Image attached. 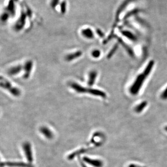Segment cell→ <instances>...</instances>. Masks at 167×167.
Instances as JSON below:
<instances>
[{
    "mask_svg": "<svg viewBox=\"0 0 167 167\" xmlns=\"http://www.w3.org/2000/svg\"><path fill=\"white\" fill-rule=\"evenodd\" d=\"M33 63L32 60H28L25 64L23 67V69L24 71V73L23 75V78L25 79H28L30 77L32 70Z\"/></svg>",
    "mask_w": 167,
    "mask_h": 167,
    "instance_id": "277c9868",
    "label": "cell"
},
{
    "mask_svg": "<svg viewBox=\"0 0 167 167\" xmlns=\"http://www.w3.org/2000/svg\"><path fill=\"white\" fill-rule=\"evenodd\" d=\"M98 75V73L96 71H90L88 75V79L87 84L88 85L91 87L94 84L96 78Z\"/></svg>",
    "mask_w": 167,
    "mask_h": 167,
    "instance_id": "8992f818",
    "label": "cell"
},
{
    "mask_svg": "<svg viewBox=\"0 0 167 167\" xmlns=\"http://www.w3.org/2000/svg\"><path fill=\"white\" fill-rule=\"evenodd\" d=\"M24 149L25 150L26 153L27 152V156L28 157V160L31 161L32 159V158L31 152V150H30L29 144H25Z\"/></svg>",
    "mask_w": 167,
    "mask_h": 167,
    "instance_id": "4fadbf2b",
    "label": "cell"
},
{
    "mask_svg": "<svg viewBox=\"0 0 167 167\" xmlns=\"http://www.w3.org/2000/svg\"><path fill=\"white\" fill-rule=\"evenodd\" d=\"M118 40L119 42H120V43L124 46L125 49L127 50L128 53H129L130 55L133 56L134 53L133 52L132 50L130 49L129 46H128L126 44H125V43L123 42L122 40H121L120 39H119Z\"/></svg>",
    "mask_w": 167,
    "mask_h": 167,
    "instance_id": "5bb4252c",
    "label": "cell"
},
{
    "mask_svg": "<svg viewBox=\"0 0 167 167\" xmlns=\"http://www.w3.org/2000/svg\"><path fill=\"white\" fill-rule=\"evenodd\" d=\"M146 77L147 76L143 73L137 76L136 80L130 88V92L132 94L136 95L138 94Z\"/></svg>",
    "mask_w": 167,
    "mask_h": 167,
    "instance_id": "7a4b0ae2",
    "label": "cell"
},
{
    "mask_svg": "<svg viewBox=\"0 0 167 167\" xmlns=\"http://www.w3.org/2000/svg\"><path fill=\"white\" fill-rule=\"evenodd\" d=\"M118 44H116V45H115L114 47H113V48H112V50L109 52V53L108 54V55H107V58H111V57L113 55V54L115 53V52L116 51V50H117V49H118Z\"/></svg>",
    "mask_w": 167,
    "mask_h": 167,
    "instance_id": "9a60e30c",
    "label": "cell"
},
{
    "mask_svg": "<svg viewBox=\"0 0 167 167\" xmlns=\"http://www.w3.org/2000/svg\"><path fill=\"white\" fill-rule=\"evenodd\" d=\"M23 69V67L21 65H16L12 67L8 70V73L11 76H15L20 73Z\"/></svg>",
    "mask_w": 167,
    "mask_h": 167,
    "instance_id": "52a82bcc",
    "label": "cell"
},
{
    "mask_svg": "<svg viewBox=\"0 0 167 167\" xmlns=\"http://www.w3.org/2000/svg\"><path fill=\"white\" fill-rule=\"evenodd\" d=\"M101 52L98 50H94L91 52V55L95 58H98L100 57Z\"/></svg>",
    "mask_w": 167,
    "mask_h": 167,
    "instance_id": "2e32d148",
    "label": "cell"
},
{
    "mask_svg": "<svg viewBox=\"0 0 167 167\" xmlns=\"http://www.w3.org/2000/svg\"><path fill=\"white\" fill-rule=\"evenodd\" d=\"M0 85L1 87L8 91L13 96L19 97L21 94V91L20 89L16 87H13V85L8 80H7L2 76L1 77Z\"/></svg>",
    "mask_w": 167,
    "mask_h": 167,
    "instance_id": "6da1fadb",
    "label": "cell"
},
{
    "mask_svg": "<svg viewBox=\"0 0 167 167\" xmlns=\"http://www.w3.org/2000/svg\"><path fill=\"white\" fill-rule=\"evenodd\" d=\"M85 161L89 163L90 164L93 165L96 167H101L103 165V163L100 161L98 160H92L90 159L85 158Z\"/></svg>",
    "mask_w": 167,
    "mask_h": 167,
    "instance_id": "30bf717a",
    "label": "cell"
},
{
    "mask_svg": "<svg viewBox=\"0 0 167 167\" xmlns=\"http://www.w3.org/2000/svg\"><path fill=\"white\" fill-rule=\"evenodd\" d=\"M122 34L130 40H132V41H135L137 40V38L135 37V36L129 32L123 31L122 32Z\"/></svg>",
    "mask_w": 167,
    "mask_h": 167,
    "instance_id": "7c38bea8",
    "label": "cell"
},
{
    "mask_svg": "<svg viewBox=\"0 0 167 167\" xmlns=\"http://www.w3.org/2000/svg\"><path fill=\"white\" fill-rule=\"evenodd\" d=\"M154 65V62L153 60L150 61L148 65L145 68V70L143 71V73L147 77L149 75V74L151 72V70L153 68Z\"/></svg>",
    "mask_w": 167,
    "mask_h": 167,
    "instance_id": "9c48e42d",
    "label": "cell"
},
{
    "mask_svg": "<svg viewBox=\"0 0 167 167\" xmlns=\"http://www.w3.org/2000/svg\"><path fill=\"white\" fill-rule=\"evenodd\" d=\"M161 97V98L164 100H166L167 99V87L164 91V92L162 93Z\"/></svg>",
    "mask_w": 167,
    "mask_h": 167,
    "instance_id": "e0dca14e",
    "label": "cell"
},
{
    "mask_svg": "<svg viewBox=\"0 0 167 167\" xmlns=\"http://www.w3.org/2000/svg\"><path fill=\"white\" fill-rule=\"evenodd\" d=\"M97 32H98V35L100 36V37H103L104 36L103 33H101V32L100 31V30H97Z\"/></svg>",
    "mask_w": 167,
    "mask_h": 167,
    "instance_id": "ac0fdd59",
    "label": "cell"
},
{
    "mask_svg": "<svg viewBox=\"0 0 167 167\" xmlns=\"http://www.w3.org/2000/svg\"><path fill=\"white\" fill-rule=\"evenodd\" d=\"M147 102L146 101L143 102L135 107V112L137 113H140L141 112H142L143 109H144L145 107L147 106Z\"/></svg>",
    "mask_w": 167,
    "mask_h": 167,
    "instance_id": "8fae6325",
    "label": "cell"
},
{
    "mask_svg": "<svg viewBox=\"0 0 167 167\" xmlns=\"http://www.w3.org/2000/svg\"><path fill=\"white\" fill-rule=\"evenodd\" d=\"M82 54H83V53L82 51H76L73 53H69V54H67V55L65 56V60L68 62L73 61V60H75V59L80 57L82 55Z\"/></svg>",
    "mask_w": 167,
    "mask_h": 167,
    "instance_id": "5b68a950",
    "label": "cell"
},
{
    "mask_svg": "<svg viewBox=\"0 0 167 167\" xmlns=\"http://www.w3.org/2000/svg\"><path fill=\"white\" fill-rule=\"evenodd\" d=\"M81 34L85 38L88 39H92L94 38V33L90 28L83 29L81 32Z\"/></svg>",
    "mask_w": 167,
    "mask_h": 167,
    "instance_id": "ba28073f",
    "label": "cell"
},
{
    "mask_svg": "<svg viewBox=\"0 0 167 167\" xmlns=\"http://www.w3.org/2000/svg\"><path fill=\"white\" fill-rule=\"evenodd\" d=\"M69 86L78 94H88L91 95L92 88L85 87L76 82H70Z\"/></svg>",
    "mask_w": 167,
    "mask_h": 167,
    "instance_id": "3957f363",
    "label": "cell"
},
{
    "mask_svg": "<svg viewBox=\"0 0 167 167\" xmlns=\"http://www.w3.org/2000/svg\"><path fill=\"white\" fill-rule=\"evenodd\" d=\"M165 130H166V132H167V126L165 127Z\"/></svg>",
    "mask_w": 167,
    "mask_h": 167,
    "instance_id": "d6986e66",
    "label": "cell"
}]
</instances>
